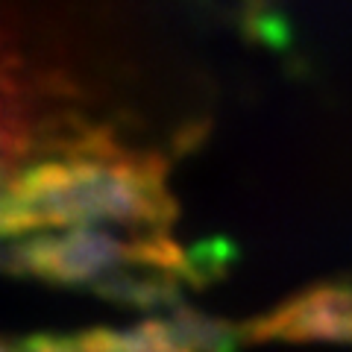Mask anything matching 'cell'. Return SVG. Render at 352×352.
<instances>
[{"label":"cell","instance_id":"obj_1","mask_svg":"<svg viewBox=\"0 0 352 352\" xmlns=\"http://www.w3.org/2000/svg\"><path fill=\"white\" fill-rule=\"evenodd\" d=\"M173 217L164 164L109 144L32 164L0 191V238L9 241L59 229L164 232Z\"/></svg>","mask_w":352,"mask_h":352},{"label":"cell","instance_id":"obj_2","mask_svg":"<svg viewBox=\"0 0 352 352\" xmlns=\"http://www.w3.org/2000/svg\"><path fill=\"white\" fill-rule=\"evenodd\" d=\"M0 267L62 285H85L106 296L118 282L141 270L188 273V252L164 232L59 229L15 238L0 247Z\"/></svg>","mask_w":352,"mask_h":352},{"label":"cell","instance_id":"obj_3","mask_svg":"<svg viewBox=\"0 0 352 352\" xmlns=\"http://www.w3.org/2000/svg\"><path fill=\"white\" fill-rule=\"evenodd\" d=\"M244 340L352 344V282L314 285L241 329Z\"/></svg>","mask_w":352,"mask_h":352}]
</instances>
